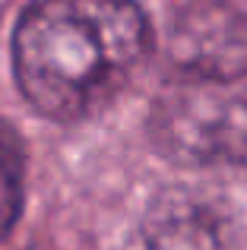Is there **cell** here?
I'll use <instances>...</instances> for the list:
<instances>
[{
	"label": "cell",
	"instance_id": "1",
	"mask_svg": "<svg viewBox=\"0 0 247 250\" xmlns=\"http://www.w3.org/2000/svg\"><path fill=\"white\" fill-rule=\"evenodd\" d=\"M152 51L136 0H32L10 42L16 89L57 124L95 117Z\"/></svg>",
	"mask_w": 247,
	"mask_h": 250
},
{
	"label": "cell",
	"instance_id": "3",
	"mask_svg": "<svg viewBox=\"0 0 247 250\" xmlns=\"http://www.w3.org/2000/svg\"><path fill=\"white\" fill-rule=\"evenodd\" d=\"M168 61L181 80L235 83L247 73V13L222 0H197L168 29Z\"/></svg>",
	"mask_w": 247,
	"mask_h": 250
},
{
	"label": "cell",
	"instance_id": "4",
	"mask_svg": "<svg viewBox=\"0 0 247 250\" xmlns=\"http://www.w3.org/2000/svg\"><path fill=\"white\" fill-rule=\"evenodd\" d=\"M25 206V146L6 121H0V241L13 231Z\"/></svg>",
	"mask_w": 247,
	"mask_h": 250
},
{
	"label": "cell",
	"instance_id": "2",
	"mask_svg": "<svg viewBox=\"0 0 247 250\" xmlns=\"http://www.w3.org/2000/svg\"><path fill=\"white\" fill-rule=\"evenodd\" d=\"M149 143L174 165H247V89L181 80L155 95Z\"/></svg>",
	"mask_w": 247,
	"mask_h": 250
}]
</instances>
